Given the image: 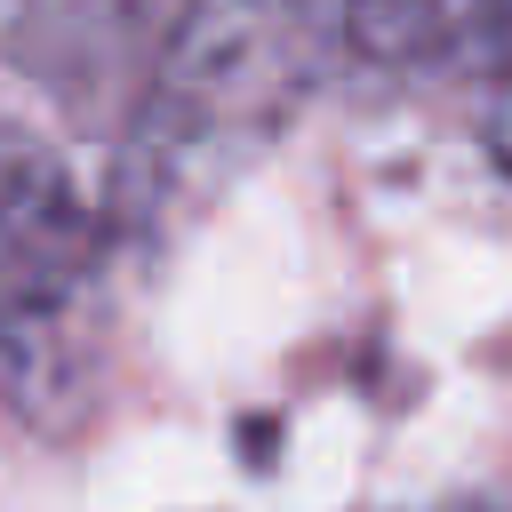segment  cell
I'll list each match as a JSON object with an SVG mask.
<instances>
[{"mask_svg": "<svg viewBox=\"0 0 512 512\" xmlns=\"http://www.w3.org/2000/svg\"><path fill=\"white\" fill-rule=\"evenodd\" d=\"M160 0H0V56L80 120H112L152 72Z\"/></svg>", "mask_w": 512, "mask_h": 512, "instance_id": "2", "label": "cell"}, {"mask_svg": "<svg viewBox=\"0 0 512 512\" xmlns=\"http://www.w3.org/2000/svg\"><path fill=\"white\" fill-rule=\"evenodd\" d=\"M112 368V240L64 152L0 120V400L32 432H80Z\"/></svg>", "mask_w": 512, "mask_h": 512, "instance_id": "1", "label": "cell"}, {"mask_svg": "<svg viewBox=\"0 0 512 512\" xmlns=\"http://www.w3.org/2000/svg\"><path fill=\"white\" fill-rule=\"evenodd\" d=\"M432 512H480V504H432Z\"/></svg>", "mask_w": 512, "mask_h": 512, "instance_id": "3", "label": "cell"}]
</instances>
